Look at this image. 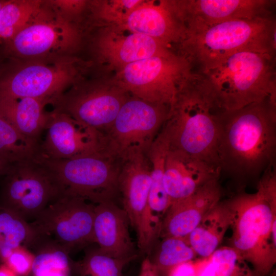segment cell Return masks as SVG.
<instances>
[{"instance_id":"1","label":"cell","mask_w":276,"mask_h":276,"mask_svg":"<svg viewBox=\"0 0 276 276\" xmlns=\"http://www.w3.org/2000/svg\"><path fill=\"white\" fill-rule=\"evenodd\" d=\"M217 156L221 172L239 179L275 165L276 94L233 111H217Z\"/></svg>"},{"instance_id":"2","label":"cell","mask_w":276,"mask_h":276,"mask_svg":"<svg viewBox=\"0 0 276 276\" xmlns=\"http://www.w3.org/2000/svg\"><path fill=\"white\" fill-rule=\"evenodd\" d=\"M200 88L218 111H233L276 94L275 52L248 49L194 72Z\"/></svg>"},{"instance_id":"3","label":"cell","mask_w":276,"mask_h":276,"mask_svg":"<svg viewBox=\"0 0 276 276\" xmlns=\"http://www.w3.org/2000/svg\"><path fill=\"white\" fill-rule=\"evenodd\" d=\"M263 174L256 192L240 193L226 201L229 246L261 274L270 270L276 259L275 166Z\"/></svg>"},{"instance_id":"4","label":"cell","mask_w":276,"mask_h":276,"mask_svg":"<svg viewBox=\"0 0 276 276\" xmlns=\"http://www.w3.org/2000/svg\"><path fill=\"white\" fill-rule=\"evenodd\" d=\"M275 32L274 15L224 21L188 33L177 52L199 72L243 50L275 52Z\"/></svg>"},{"instance_id":"5","label":"cell","mask_w":276,"mask_h":276,"mask_svg":"<svg viewBox=\"0 0 276 276\" xmlns=\"http://www.w3.org/2000/svg\"><path fill=\"white\" fill-rule=\"evenodd\" d=\"M216 112L201 91L193 72L178 91L161 128L168 140L169 149L220 168L217 156Z\"/></svg>"},{"instance_id":"6","label":"cell","mask_w":276,"mask_h":276,"mask_svg":"<svg viewBox=\"0 0 276 276\" xmlns=\"http://www.w3.org/2000/svg\"><path fill=\"white\" fill-rule=\"evenodd\" d=\"M0 69V99L33 98L53 104L80 81L83 64L73 55L13 59Z\"/></svg>"},{"instance_id":"7","label":"cell","mask_w":276,"mask_h":276,"mask_svg":"<svg viewBox=\"0 0 276 276\" xmlns=\"http://www.w3.org/2000/svg\"><path fill=\"white\" fill-rule=\"evenodd\" d=\"M36 159L51 171L63 193L97 204L112 201L119 192L121 159L107 149L70 159H51L39 154Z\"/></svg>"},{"instance_id":"8","label":"cell","mask_w":276,"mask_h":276,"mask_svg":"<svg viewBox=\"0 0 276 276\" xmlns=\"http://www.w3.org/2000/svg\"><path fill=\"white\" fill-rule=\"evenodd\" d=\"M81 41L78 24L64 18L43 1L29 21L3 46V52L15 59L69 56Z\"/></svg>"},{"instance_id":"9","label":"cell","mask_w":276,"mask_h":276,"mask_svg":"<svg viewBox=\"0 0 276 276\" xmlns=\"http://www.w3.org/2000/svg\"><path fill=\"white\" fill-rule=\"evenodd\" d=\"M192 73L188 60L175 52L128 64L117 71L111 80L132 96L171 107Z\"/></svg>"},{"instance_id":"10","label":"cell","mask_w":276,"mask_h":276,"mask_svg":"<svg viewBox=\"0 0 276 276\" xmlns=\"http://www.w3.org/2000/svg\"><path fill=\"white\" fill-rule=\"evenodd\" d=\"M5 175L0 205L28 222L64 193L51 171L36 158L12 164Z\"/></svg>"},{"instance_id":"11","label":"cell","mask_w":276,"mask_h":276,"mask_svg":"<svg viewBox=\"0 0 276 276\" xmlns=\"http://www.w3.org/2000/svg\"><path fill=\"white\" fill-rule=\"evenodd\" d=\"M170 108L130 95L103 133L107 149L121 159L135 151L148 152Z\"/></svg>"},{"instance_id":"12","label":"cell","mask_w":276,"mask_h":276,"mask_svg":"<svg viewBox=\"0 0 276 276\" xmlns=\"http://www.w3.org/2000/svg\"><path fill=\"white\" fill-rule=\"evenodd\" d=\"M147 153L133 151L122 158L118 181L123 209L136 232L139 249L144 252L150 249L160 229L148 205L151 164Z\"/></svg>"},{"instance_id":"13","label":"cell","mask_w":276,"mask_h":276,"mask_svg":"<svg viewBox=\"0 0 276 276\" xmlns=\"http://www.w3.org/2000/svg\"><path fill=\"white\" fill-rule=\"evenodd\" d=\"M52 104L64 113L103 134L110 127L130 94L112 80L81 81Z\"/></svg>"},{"instance_id":"14","label":"cell","mask_w":276,"mask_h":276,"mask_svg":"<svg viewBox=\"0 0 276 276\" xmlns=\"http://www.w3.org/2000/svg\"><path fill=\"white\" fill-rule=\"evenodd\" d=\"M88 201L63 193L29 223L36 234L54 240L70 253L94 243L95 205Z\"/></svg>"},{"instance_id":"15","label":"cell","mask_w":276,"mask_h":276,"mask_svg":"<svg viewBox=\"0 0 276 276\" xmlns=\"http://www.w3.org/2000/svg\"><path fill=\"white\" fill-rule=\"evenodd\" d=\"M97 59L116 71L130 63L175 53L172 48L151 37L112 25L101 29L93 42Z\"/></svg>"},{"instance_id":"16","label":"cell","mask_w":276,"mask_h":276,"mask_svg":"<svg viewBox=\"0 0 276 276\" xmlns=\"http://www.w3.org/2000/svg\"><path fill=\"white\" fill-rule=\"evenodd\" d=\"M47 134L39 155L56 160L99 153L106 148L104 134L64 113H50Z\"/></svg>"},{"instance_id":"17","label":"cell","mask_w":276,"mask_h":276,"mask_svg":"<svg viewBox=\"0 0 276 276\" xmlns=\"http://www.w3.org/2000/svg\"><path fill=\"white\" fill-rule=\"evenodd\" d=\"M115 25L172 47L186 38L187 27L179 1H142Z\"/></svg>"},{"instance_id":"18","label":"cell","mask_w":276,"mask_h":276,"mask_svg":"<svg viewBox=\"0 0 276 276\" xmlns=\"http://www.w3.org/2000/svg\"><path fill=\"white\" fill-rule=\"evenodd\" d=\"M275 1H179L189 32L216 24L236 19L274 15Z\"/></svg>"},{"instance_id":"19","label":"cell","mask_w":276,"mask_h":276,"mask_svg":"<svg viewBox=\"0 0 276 276\" xmlns=\"http://www.w3.org/2000/svg\"><path fill=\"white\" fill-rule=\"evenodd\" d=\"M218 179L205 184L189 196L172 202L163 217L159 235L187 237L221 201Z\"/></svg>"},{"instance_id":"20","label":"cell","mask_w":276,"mask_h":276,"mask_svg":"<svg viewBox=\"0 0 276 276\" xmlns=\"http://www.w3.org/2000/svg\"><path fill=\"white\" fill-rule=\"evenodd\" d=\"M220 168L203 160L168 149L164 186L171 204L192 195L208 182L219 179Z\"/></svg>"},{"instance_id":"21","label":"cell","mask_w":276,"mask_h":276,"mask_svg":"<svg viewBox=\"0 0 276 276\" xmlns=\"http://www.w3.org/2000/svg\"><path fill=\"white\" fill-rule=\"evenodd\" d=\"M129 221L123 208L113 201L95 206L94 243L109 256L120 259L134 260L137 255L129 232Z\"/></svg>"},{"instance_id":"22","label":"cell","mask_w":276,"mask_h":276,"mask_svg":"<svg viewBox=\"0 0 276 276\" xmlns=\"http://www.w3.org/2000/svg\"><path fill=\"white\" fill-rule=\"evenodd\" d=\"M46 101L33 98L0 99V116L21 134L38 141L45 129L50 113L45 112Z\"/></svg>"},{"instance_id":"23","label":"cell","mask_w":276,"mask_h":276,"mask_svg":"<svg viewBox=\"0 0 276 276\" xmlns=\"http://www.w3.org/2000/svg\"><path fill=\"white\" fill-rule=\"evenodd\" d=\"M229 224L228 204L220 201L187 237L196 255L203 258L210 257L218 248Z\"/></svg>"},{"instance_id":"24","label":"cell","mask_w":276,"mask_h":276,"mask_svg":"<svg viewBox=\"0 0 276 276\" xmlns=\"http://www.w3.org/2000/svg\"><path fill=\"white\" fill-rule=\"evenodd\" d=\"M28 249L34 256L33 276H69L74 263L68 250L50 238L36 233Z\"/></svg>"},{"instance_id":"25","label":"cell","mask_w":276,"mask_h":276,"mask_svg":"<svg viewBox=\"0 0 276 276\" xmlns=\"http://www.w3.org/2000/svg\"><path fill=\"white\" fill-rule=\"evenodd\" d=\"M169 149L168 140L160 130L152 143L147 155L151 164V184L148 205L152 216L164 217L171 204L163 182L165 161Z\"/></svg>"},{"instance_id":"26","label":"cell","mask_w":276,"mask_h":276,"mask_svg":"<svg viewBox=\"0 0 276 276\" xmlns=\"http://www.w3.org/2000/svg\"><path fill=\"white\" fill-rule=\"evenodd\" d=\"M35 236L29 222L0 205V264L17 247L28 249Z\"/></svg>"},{"instance_id":"27","label":"cell","mask_w":276,"mask_h":276,"mask_svg":"<svg viewBox=\"0 0 276 276\" xmlns=\"http://www.w3.org/2000/svg\"><path fill=\"white\" fill-rule=\"evenodd\" d=\"M40 146L38 141L21 134L0 116V158L11 165L33 159Z\"/></svg>"},{"instance_id":"28","label":"cell","mask_w":276,"mask_h":276,"mask_svg":"<svg viewBox=\"0 0 276 276\" xmlns=\"http://www.w3.org/2000/svg\"><path fill=\"white\" fill-rule=\"evenodd\" d=\"M43 1L6 0L0 8V47H3L29 21Z\"/></svg>"},{"instance_id":"29","label":"cell","mask_w":276,"mask_h":276,"mask_svg":"<svg viewBox=\"0 0 276 276\" xmlns=\"http://www.w3.org/2000/svg\"><path fill=\"white\" fill-rule=\"evenodd\" d=\"M132 260L111 257L98 247L87 250L81 261L74 263V268L78 276H121L125 266Z\"/></svg>"},{"instance_id":"30","label":"cell","mask_w":276,"mask_h":276,"mask_svg":"<svg viewBox=\"0 0 276 276\" xmlns=\"http://www.w3.org/2000/svg\"><path fill=\"white\" fill-rule=\"evenodd\" d=\"M196 256L187 237H167L163 238L154 259L150 260L159 272L192 261Z\"/></svg>"},{"instance_id":"31","label":"cell","mask_w":276,"mask_h":276,"mask_svg":"<svg viewBox=\"0 0 276 276\" xmlns=\"http://www.w3.org/2000/svg\"><path fill=\"white\" fill-rule=\"evenodd\" d=\"M209 258L214 267L215 276H250L243 267L245 260L229 246L218 247Z\"/></svg>"},{"instance_id":"32","label":"cell","mask_w":276,"mask_h":276,"mask_svg":"<svg viewBox=\"0 0 276 276\" xmlns=\"http://www.w3.org/2000/svg\"><path fill=\"white\" fill-rule=\"evenodd\" d=\"M142 0H114L89 2L93 14L95 17L114 25L126 16L137 7Z\"/></svg>"},{"instance_id":"33","label":"cell","mask_w":276,"mask_h":276,"mask_svg":"<svg viewBox=\"0 0 276 276\" xmlns=\"http://www.w3.org/2000/svg\"><path fill=\"white\" fill-rule=\"evenodd\" d=\"M33 260V255L29 249L20 246L13 250L4 264L17 276H26L32 272Z\"/></svg>"},{"instance_id":"34","label":"cell","mask_w":276,"mask_h":276,"mask_svg":"<svg viewBox=\"0 0 276 276\" xmlns=\"http://www.w3.org/2000/svg\"><path fill=\"white\" fill-rule=\"evenodd\" d=\"M47 2L64 18L75 23L89 5V1L83 0H49Z\"/></svg>"},{"instance_id":"35","label":"cell","mask_w":276,"mask_h":276,"mask_svg":"<svg viewBox=\"0 0 276 276\" xmlns=\"http://www.w3.org/2000/svg\"><path fill=\"white\" fill-rule=\"evenodd\" d=\"M200 263L192 260L177 264L166 271L167 276H197Z\"/></svg>"},{"instance_id":"36","label":"cell","mask_w":276,"mask_h":276,"mask_svg":"<svg viewBox=\"0 0 276 276\" xmlns=\"http://www.w3.org/2000/svg\"><path fill=\"white\" fill-rule=\"evenodd\" d=\"M138 276H159V273L148 258L145 259L141 265Z\"/></svg>"},{"instance_id":"37","label":"cell","mask_w":276,"mask_h":276,"mask_svg":"<svg viewBox=\"0 0 276 276\" xmlns=\"http://www.w3.org/2000/svg\"><path fill=\"white\" fill-rule=\"evenodd\" d=\"M0 276H17V275L5 264H0Z\"/></svg>"},{"instance_id":"38","label":"cell","mask_w":276,"mask_h":276,"mask_svg":"<svg viewBox=\"0 0 276 276\" xmlns=\"http://www.w3.org/2000/svg\"><path fill=\"white\" fill-rule=\"evenodd\" d=\"M12 165L0 158V174L5 175Z\"/></svg>"},{"instance_id":"39","label":"cell","mask_w":276,"mask_h":276,"mask_svg":"<svg viewBox=\"0 0 276 276\" xmlns=\"http://www.w3.org/2000/svg\"><path fill=\"white\" fill-rule=\"evenodd\" d=\"M6 0H0V8L4 4Z\"/></svg>"},{"instance_id":"40","label":"cell","mask_w":276,"mask_h":276,"mask_svg":"<svg viewBox=\"0 0 276 276\" xmlns=\"http://www.w3.org/2000/svg\"><path fill=\"white\" fill-rule=\"evenodd\" d=\"M2 59L0 58V69L2 67L3 64H2Z\"/></svg>"}]
</instances>
